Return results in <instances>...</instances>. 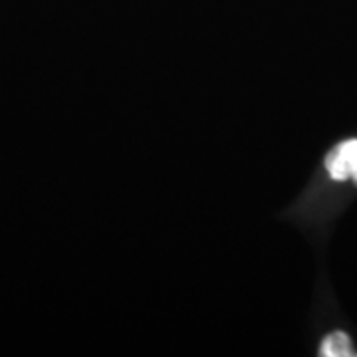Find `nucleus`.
<instances>
[{
    "mask_svg": "<svg viewBox=\"0 0 357 357\" xmlns=\"http://www.w3.org/2000/svg\"><path fill=\"white\" fill-rule=\"evenodd\" d=\"M351 340L344 332L330 333L321 345H319V356L321 357H349L354 356L351 351Z\"/></svg>",
    "mask_w": 357,
    "mask_h": 357,
    "instance_id": "obj_2",
    "label": "nucleus"
},
{
    "mask_svg": "<svg viewBox=\"0 0 357 357\" xmlns=\"http://www.w3.org/2000/svg\"><path fill=\"white\" fill-rule=\"evenodd\" d=\"M326 169L333 181L354 178L357 183V139L340 143L332 153L326 157Z\"/></svg>",
    "mask_w": 357,
    "mask_h": 357,
    "instance_id": "obj_1",
    "label": "nucleus"
}]
</instances>
